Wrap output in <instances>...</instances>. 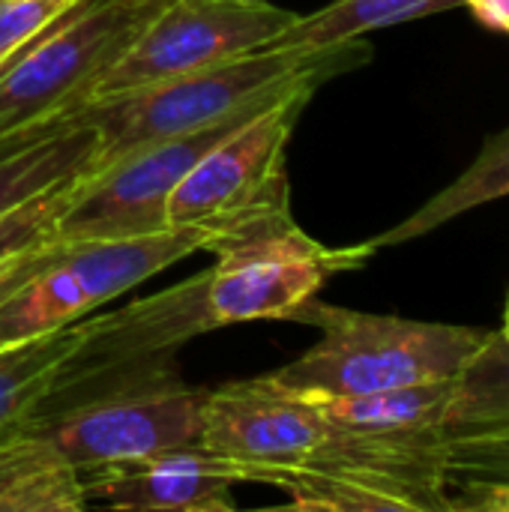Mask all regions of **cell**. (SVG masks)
<instances>
[{"mask_svg":"<svg viewBox=\"0 0 509 512\" xmlns=\"http://www.w3.org/2000/svg\"><path fill=\"white\" fill-rule=\"evenodd\" d=\"M369 54L372 48L363 39L318 51L261 48L198 72L87 99L72 108L69 117L75 126H87L99 135V153L90 168V174H96L129 150L198 132L249 111H264L303 84L318 87L333 75L363 66Z\"/></svg>","mask_w":509,"mask_h":512,"instance_id":"obj_1","label":"cell"},{"mask_svg":"<svg viewBox=\"0 0 509 512\" xmlns=\"http://www.w3.org/2000/svg\"><path fill=\"white\" fill-rule=\"evenodd\" d=\"M291 321L312 324L321 339L273 378L309 396H369L435 381H453L489 330L372 315L318 303Z\"/></svg>","mask_w":509,"mask_h":512,"instance_id":"obj_2","label":"cell"},{"mask_svg":"<svg viewBox=\"0 0 509 512\" xmlns=\"http://www.w3.org/2000/svg\"><path fill=\"white\" fill-rule=\"evenodd\" d=\"M249 231L255 228L183 225L138 237L60 243V252L0 306V348L69 327L165 267L195 252H219Z\"/></svg>","mask_w":509,"mask_h":512,"instance_id":"obj_3","label":"cell"},{"mask_svg":"<svg viewBox=\"0 0 509 512\" xmlns=\"http://www.w3.org/2000/svg\"><path fill=\"white\" fill-rule=\"evenodd\" d=\"M168 0H87L0 72V138L84 105Z\"/></svg>","mask_w":509,"mask_h":512,"instance_id":"obj_4","label":"cell"},{"mask_svg":"<svg viewBox=\"0 0 509 512\" xmlns=\"http://www.w3.org/2000/svg\"><path fill=\"white\" fill-rule=\"evenodd\" d=\"M315 90V84L291 90L216 141L171 192L168 225L258 228L294 216L285 150Z\"/></svg>","mask_w":509,"mask_h":512,"instance_id":"obj_5","label":"cell"},{"mask_svg":"<svg viewBox=\"0 0 509 512\" xmlns=\"http://www.w3.org/2000/svg\"><path fill=\"white\" fill-rule=\"evenodd\" d=\"M375 249L369 243L333 249L309 237L294 216L231 240L207 270L204 300L216 321H291L336 273L357 270Z\"/></svg>","mask_w":509,"mask_h":512,"instance_id":"obj_6","label":"cell"},{"mask_svg":"<svg viewBox=\"0 0 509 512\" xmlns=\"http://www.w3.org/2000/svg\"><path fill=\"white\" fill-rule=\"evenodd\" d=\"M207 390L180 384L168 369L111 393L75 402L57 414L33 417L21 429L48 438L78 471L138 459L201 438Z\"/></svg>","mask_w":509,"mask_h":512,"instance_id":"obj_7","label":"cell"},{"mask_svg":"<svg viewBox=\"0 0 509 512\" xmlns=\"http://www.w3.org/2000/svg\"><path fill=\"white\" fill-rule=\"evenodd\" d=\"M297 18L267 0H168L126 54L93 84L90 99L261 51Z\"/></svg>","mask_w":509,"mask_h":512,"instance_id":"obj_8","label":"cell"},{"mask_svg":"<svg viewBox=\"0 0 509 512\" xmlns=\"http://www.w3.org/2000/svg\"><path fill=\"white\" fill-rule=\"evenodd\" d=\"M255 114L261 111H249L198 132L153 141L147 147L123 153L108 168L87 174L66 210L57 216L51 237L57 243H84L138 237L171 228L168 201L177 183L216 141H222L231 129Z\"/></svg>","mask_w":509,"mask_h":512,"instance_id":"obj_9","label":"cell"},{"mask_svg":"<svg viewBox=\"0 0 509 512\" xmlns=\"http://www.w3.org/2000/svg\"><path fill=\"white\" fill-rule=\"evenodd\" d=\"M333 435L336 423L312 399L258 375L207 390L198 444L234 459L252 483L261 468L309 465Z\"/></svg>","mask_w":509,"mask_h":512,"instance_id":"obj_10","label":"cell"},{"mask_svg":"<svg viewBox=\"0 0 509 512\" xmlns=\"http://www.w3.org/2000/svg\"><path fill=\"white\" fill-rule=\"evenodd\" d=\"M87 507L132 512H231L240 465L204 444L165 447L81 471Z\"/></svg>","mask_w":509,"mask_h":512,"instance_id":"obj_11","label":"cell"},{"mask_svg":"<svg viewBox=\"0 0 509 512\" xmlns=\"http://www.w3.org/2000/svg\"><path fill=\"white\" fill-rule=\"evenodd\" d=\"M81 471L39 432L0 438V512H84Z\"/></svg>","mask_w":509,"mask_h":512,"instance_id":"obj_12","label":"cell"},{"mask_svg":"<svg viewBox=\"0 0 509 512\" xmlns=\"http://www.w3.org/2000/svg\"><path fill=\"white\" fill-rule=\"evenodd\" d=\"M252 483H267L288 495L294 510L327 512H426L444 510L435 498L369 474L351 471H309V468H264Z\"/></svg>","mask_w":509,"mask_h":512,"instance_id":"obj_13","label":"cell"},{"mask_svg":"<svg viewBox=\"0 0 509 512\" xmlns=\"http://www.w3.org/2000/svg\"><path fill=\"white\" fill-rule=\"evenodd\" d=\"M438 432L444 444L509 432V339L504 330H489L453 378Z\"/></svg>","mask_w":509,"mask_h":512,"instance_id":"obj_14","label":"cell"},{"mask_svg":"<svg viewBox=\"0 0 509 512\" xmlns=\"http://www.w3.org/2000/svg\"><path fill=\"white\" fill-rule=\"evenodd\" d=\"M96 318L0 348V438L18 432L39 408L66 360L87 342Z\"/></svg>","mask_w":509,"mask_h":512,"instance_id":"obj_15","label":"cell"},{"mask_svg":"<svg viewBox=\"0 0 509 512\" xmlns=\"http://www.w3.org/2000/svg\"><path fill=\"white\" fill-rule=\"evenodd\" d=\"M509 195V126L489 135L483 150L477 153V159L450 183L444 186L435 198H429L417 213H411L405 222H399L396 228H390L387 234L369 240V246L387 249V246H399L408 240H417L447 222H453L456 216L477 210L489 201H501Z\"/></svg>","mask_w":509,"mask_h":512,"instance_id":"obj_16","label":"cell"},{"mask_svg":"<svg viewBox=\"0 0 509 512\" xmlns=\"http://www.w3.org/2000/svg\"><path fill=\"white\" fill-rule=\"evenodd\" d=\"M453 393V381H435L405 390L369 393V396H309L336 426L351 432H375V435H420L438 432L441 417L447 411Z\"/></svg>","mask_w":509,"mask_h":512,"instance_id":"obj_17","label":"cell"},{"mask_svg":"<svg viewBox=\"0 0 509 512\" xmlns=\"http://www.w3.org/2000/svg\"><path fill=\"white\" fill-rule=\"evenodd\" d=\"M465 0H333L330 6L300 15L282 36H276L267 48H291V51H318L330 45H342L348 39H363V33L441 15L459 9Z\"/></svg>","mask_w":509,"mask_h":512,"instance_id":"obj_18","label":"cell"},{"mask_svg":"<svg viewBox=\"0 0 509 512\" xmlns=\"http://www.w3.org/2000/svg\"><path fill=\"white\" fill-rule=\"evenodd\" d=\"M99 153L93 129H66L0 159V219L63 180L87 171Z\"/></svg>","mask_w":509,"mask_h":512,"instance_id":"obj_19","label":"cell"},{"mask_svg":"<svg viewBox=\"0 0 509 512\" xmlns=\"http://www.w3.org/2000/svg\"><path fill=\"white\" fill-rule=\"evenodd\" d=\"M90 168H93V165H90ZM90 168L81 171V174H75V177H69V180H63V183L54 186V189L36 195L33 201L21 204L18 210L6 213V216L0 219V261H6L9 255L21 252V249H27V246L42 243V240H54V237H51L54 222H57V216L66 210V204L72 201L75 189H78L81 180L90 174Z\"/></svg>","mask_w":509,"mask_h":512,"instance_id":"obj_20","label":"cell"},{"mask_svg":"<svg viewBox=\"0 0 509 512\" xmlns=\"http://www.w3.org/2000/svg\"><path fill=\"white\" fill-rule=\"evenodd\" d=\"M87 0H0V72Z\"/></svg>","mask_w":509,"mask_h":512,"instance_id":"obj_21","label":"cell"},{"mask_svg":"<svg viewBox=\"0 0 509 512\" xmlns=\"http://www.w3.org/2000/svg\"><path fill=\"white\" fill-rule=\"evenodd\" d=\"M450 480H509V432L447 444Z\"/></svg>","mask_w":509,"mask_h":512,"instance_id":"obj_22","label":"cell"},{"mask_svg":"<svg viewBox=\"0 0 509 512\" xmlns=\"http://www.w3.org/2000/svg\"><path fill=\"white\" fill-rule=\"evenodd\" d=\"M60 252L57 240H42L36 246H27L15 255H9L6 261H0V306L24 285L30 282L54 255Z\"/></svg>","mask_w":509,"mask_h":512,"instance_id":"obj_23","label":"cell"},{"mask_svg":"<svg viewBox=\"0 0 509 512\" xmlns=\"http://www.w3.org/2000/svg\"><path fill=\"white\" fill-rule=\"evenodd\" d=\"M450 486L459 489L453 501V510L468 512H509V480H474L459 477L450 480Z\"/></svg>","mask_w":509,"mask_h":512,"instance_id":"obj_24","label":"cell"},{"mask_svg":"<svg viewBox=\"0 0 509 512\" xmlns=\"http://www.w3.org/2000/svg\"><path fill=\"white\" fill-rule=\"evenodd\" d=\"M462 6L471 9L480 24L509 33V0H465Z\"/></svg>","mask_w":509,"mask_h":512,"instance_id":"obj_25","label":"cell"},{"mask_svg":"<svg viewBox=\"0 0 509 512\" xmlns=\"http://www.w3.org/2000/svg\"><path fill=\"white\" fill-rule=\"evenodd\" d=\"M501 330H504V336L509 339V303H507V315H504V327H501Z\"/></svg>","mask_w":509,"mask_h":512,"instance_id":"obj_26","label":"cell"}]
</instances>
